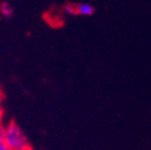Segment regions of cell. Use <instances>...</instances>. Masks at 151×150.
<instances>
[{
	"mask_svg": "<svg viewBox=\"0 0 151 150\" xmlns=\"http://www.w3.org/2000/svg\"><path fill=\"white\" fill-rule=\"evenodd\" d=\"M4 127H5V139L12 150H25L30 148L25 133L16 123L11 121Z\"/></svg>",
	"mask_w": 151,
	"mask_h": 150,
	"instance_id": "cell-1",
	"label": "cell"
},
{
	"mask_svg": "<svg viewBox=\"0 0 151 150\" xmlns=\"http://www.w3.org/2000/svg\"><path fill=\"white\" fill-rule=\"evenodd\" d=\"M76 7H77V14L78 16H83V17L92 16L93 12H95L93 6H91L90 4H86V3L78 4V5H76Z\"/></svg>",
	"mask_w": 151,
	"mask_h": 150,
	"instance_id": "cell-2",
	"label": "cell"
},
{
	"mask_svg": "<svg viewBox=\"0 0 151 150\" xmlns=\"http://www.w3.org/2000/svg\"><path fill=\"white\" fill-rule=\"evenodd\" d=\"M0 14L5 18H11L13 14V9L9 3H3L0 5Z\"/></svg>",
	"mask_w": 151,
	"mask_h": 150,
	"instance_id": "cell-3",
	"label": "cell"
},
{
	"mask_svg": "<svg viewBox=\"0 0 151 150\" xmlns=\"http://www.w3.org/2000/svg\"><path fill=\"white\" fill-rule=\"evenodd\" d=\"M0 150H12L5 139V127L0 125Z\"/></svg>",
	"mask_w": 151,
	"mask_h": 150,
	"instance_id": "cell-4",
	"label": "cell"
},
{
	"mask_svg": "<svg viewBox=\"0 0 151 150\" xmlns=\"http://www.w3.org/2000/svg\"><path fill=\"white\" fill-rule=\"evenodd\" d=\"M64 11L68 16H76L77 14V7H76V5H73V4H67L64 7Z\"/></svg>",
	"mask_w": 151,
	"mask_h": 150,
	"instance_id": "cell-5",
	"label": "cell"
},
{
	"mask_svg": "<svg viewBox=\"0 0 151 150\" xmlns=\"http://www.w3.org/2000/svg\"><path fill=\"white\" fill-rule=\"evenodd\" d=\"M1 121H3V106H1V100H0V125H3Z\"/></svg>",
	"mask_w": 151,
	"mask_h": 150,
	"instance_id": "cell-6",
	"label": "cell"
},
{
	"mask_svg": "<svg viewBox=\"0 0 151 150\" xmlns=\"http://www.w3.org/2000/svg\"><path fill=\"white\" fill-rule=\"evenodd\" d=\"M0 100H1V92H0Z\"/></svg>",
	"mask_w": 151,
	"mask_h": 150,
	"instance_id": "cell-7",
	"label": "cell"
},
{
	"mask_svg": "<svg viewBox=\"0 0 151 150\" xmlns=\"http://www.w3.org/2000/svg\"><path fill=\"white\" fill-rule=\"evenodd\" d=\"M25 150H31V148H29V149H25Z\"/></svg>",
	"mask_w": 151,
	"mask_h": 150,
	"instance_id": "cell-8",
	"label": "cell"
}]
</instances>
